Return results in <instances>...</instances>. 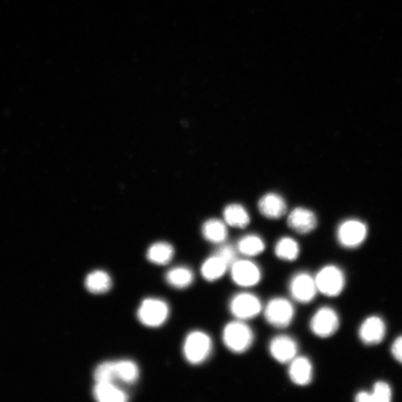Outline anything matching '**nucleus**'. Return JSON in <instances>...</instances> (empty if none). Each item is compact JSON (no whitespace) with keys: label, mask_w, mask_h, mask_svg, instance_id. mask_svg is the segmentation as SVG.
<instances>
[{"label":"nucleus","mask_w":402,"mask_h":402,"mask_svg":"<svg viewBox=\"0 0 402 402\" xmlns=\"http://www.w3.org/2000/svg\"><path fill=\"white\" fill-rule=\"evenodd\" d=\"M93 394L100 402H125L129 400V395L113 382H95Z\"/></svg>","instance_id":"16"},{"label":"nucleus","mask_w":402,"mask_h":402,"mask_svg":"<svg viewBox=\"0 0 402 402\" xmlns=\"http://www.w3.org/2000/svg\"><path fill=\"white\" fill-rule=\"evenodd\" d=\"M213 342L210 336L202 331H193L186 336L183 351L186 360L192 365H200L212 355Z\"/></svg>","instance_id":"2"},{"label":"nucleus","mask_w":402,"mask_h":402,"mask_svg":"<svg viewBox=\"0 0 402 402\" xmlns=\"http://www.w3.org/2000/svg\"><path fill=\"white\" fill-rule=\"evenodd\" d=\"M170 313L167 302L158 298H147L137 310V318L143 325L156 328L164 325L169 318Z\"/></svg>","instance_id":"5"},{"label":"nucleus","mask_w":402,"mask_h":402,"mask_svg":"<svg viewBox=\"0 0 402 402\" xmlns=\"http://www.w3.org/2000/svg\"><path fill=\"white\" fill-rule=\"evenodd\" d=\"M95 382H113L116 381L115 361H104L98 365L94 371Z\"/></svg>","instance_id":"26"},{"label":"nucleus","mask_w":402,"mask_h":402,"mask_svg":"<svg viewBox=\"0 0 402 402\" xmlns=\"http://www.w3.org/2000/svg\"><path fill=\"white\" fill-rule=\"evenodd\" d=\"M391 350L395 359L402 364V336L394 341Z\"/></svg>","instance_id":"29"},{"label":"nucleus","mask_w":402,"mask_h":402,"mask_svg":"<svg viewBox=\"0 0 402 402\" xmlns=\"http://www.w3.org/2000/svg\"><path fill=\"white\" fill-rule=\"evenodd\" d=\"M237 250L248 257H257L266 249V244L257 235H248L241 238L237 244Z\"/></svg>","instance_id":"25"},{"label":"nucleus","mask_w":402,"mask_h":402,"mask_svg":"<svg viewBox=\"0 0 402 402\" xmlns=\"http://www.w3.org/2000/svg\"><path fill=\"white\" fill-rule=\"evenodd\" d=\"M223 218L230 226L241 229L246 228L250 221L248 211L237 203L230 204L224 209Z\"/></svg>","instance_id":"22"},{"label":"nucleus","mask_w":402,"mask_h":402,"mask_svg":"<svg viewBox=\"0 0 402 402\" xmlns=\"http://www.w3.org/2000/svg\"><path fill=\"white\" fill-rule=\"evenodd\" d=\"M84 285L86 290L93 294H103L111 289L113 282L109 273L96 270L88 274Z\"/></svg>","instance_id":"17"},{"label":"nucleus","mask_w":402,"mask_h":402,"mask_svg":"<svg viewBox=\"0 0 402 402\" xmlns=\"http://www.w3.org/2000/svg\"><path fill=\"white\" fill-rule=\"evenodd\" d=\"M259 210L264 217L278 219L287 211V205L280 195L276 193L264 194L259 201Z\"/></svg>","instance_id":"15"},{"label":"nucleus","mask_w":402,"mask_h":402,"mask_svg":"<svg viewBox=\"0 0 402 402\" xmlns=\"http://www.w3.org/2000/svg\"><path fill=\"white\" fill-rule=\"evenodd\" d=\"M268 349L272 358L282 365H289L298 356L299 350L295 339L286 335L274 337L270 341Z\"/></svg>","instance_id":"11"},{"label":"nucleus","mask_w":402,"mask_h":402,"mask_svg":"<svg viewBox=\"0 0 402 402\" xmlns=\"http://www.w3.org/2000/svg\"><path fill=\"white\" fill-rule=\"evenodd\" d=\"M237 249L232 245L223 244L214 254L226 262L230 267L231 264L237 259Z\"/></svg>","instance_id":"28"},{"label":"nucleus","mask_w":402,"mask_h":402,"mask_svg":"<svg viewBox=\"0 0 402 402\" xmlns=\"http://www.w3.org/2000/svg\"><path fill=\"white\" fill-rule=\"evenodd\" d=\"M264 318L271 326L277 329H285L291 325L295 316V309L292 302L283 298L271 299L263 307Z\"/></svg>","instance_id":"4"},{"label":"nucleus","mask_w":402,"mask_h":402,"mask_svg":"<svg viewBox=\"0 0 402 402\" xmlns=\"http://www.w3.org/2000/svg\"><path fill=\"white\" fill-rule=\"evenodd\" d=\"M311 331L320 338H329L336 334L340 327L338 312L329 307L318 309L311 318Z\"/></svg>","instance_id":"7"},{"label":"nucleus","mask_w":402,"mask_h":402,"mask_svg":"<svg viewBox=\"0 0 402 402\" xmlns=\"http://www.w3.org/2000/svg\"><path fill=\"white\" fill-rule=\"evenodd\" d=\"M192 271L184 266L175 267L170 270L165 275L166 282L176 289H184L190 287L194 281Z\"/></svg>","instance_id":"21"},{"label":"nucleus","mask_w":402,"mask_h":402,"mask_svg":"<svg viewBox=\"0 0 402 402\" xmlns=\"http://www.w3.org/2000/svg\"><path fill=\"white\" fill-rule=\"evenodd\" d=\"M174 250L167 242H156L147 251V259L156 266H165L174 257Z\"/></svg>","instance_id":"19"},{"label":"nucleus","mask_w":402,"mask_h":402,"mask_svg":"<svg viewBox=\"0 0 402 402\" xmlns=\"http://www.w3.org/2000/svg\"><path fill=\"white\" fill-rule=\"evenodd\" d=\"M202 233L205 240L214 244H222L227 239L228 231L224 222L212 219L203 223Z\"/></svg>","instance_id":"20"},{"label":"nucleus","mask_w":402,"mask_h":402,"mask_svg":"<svg viewBox=\"0 0 402 402\" xmlns=\"http://www.w3.org/2000/svg\"><path fill=\"white\" fill-rule=\"evenodd\" d=\"M116 380L131 385L139 378L140 370L135 362L131 360L115 361Z\"/></svg>","instance_id":"24"},{"label":"nucleus","mask_w":402,"mask_h":402,"mask_svg":"<svg viewBox=\"0 0 402 402\" xmlns=\"http://www.w3.org/2000/svg\"><path fill=\"white\" fill-rule=\"evenodd\" d=\"M291 298L302 304H307L316 299L318 293L315 277L307 272H299L289 282Z\"/></svg>","instance_id":"9"},{"label":"nucleus","mask_w":402,"mask_h":402,"mask_svg":"<svg viewBox=\"0 0 402 402\" xmlns=\"http://www.w3.org/2000/svg\"><path fill=\"white\" fill-rule=\"evenodd\" d=\"M230 275L235 284L241 288L258 285L262 278L258 264L249 259L235 260L230 266Z\"/></svg>","instance_id":"8"},{"label":"nucleus","mask_w":402,"mask_h":402,"mask_svg":"<svg viewBox=\"0 0 402 402\" xmlns=\"http://www.w3.org/2000/svg\"><path fill=\"white\" fill-rule=\"evenodd\" d=\"M289 227L300 234H308L315 230L318 220L315 213L302 208L294 209L289 215Z\"/></svg>","instance_id":"14"},{"label":"nucleus","mask_w":402,"mask_h":402,"mask_svg":"<svg viewBox=\"0 0 402 402\" xmlns=\"http://www.w3.org/2000/svg\"><path fill=\"white\" fill-rule=\"evenodd\" d=\"M318 293L328 298H336L345 290L346 277L344 271L335 264L322 267L315 276Z\"/></svg>","instance_id":"3"},{"label":"nucleus","mask_w":402,"mask_h":402,"mask_svg":"<svg viewBox=\"0 0 402 402\" xmlns=\"http://www.w3.org/2000/svg\"><path fill=\"white\" fill-rule=\"evenodd\" d=\"M367 235L366 225L358 220L342 222L337 231L338 241L341 246L355 248L365 241Z\"/></svg>","instance_id":"10"},{"label":"nucleus","mask_w":402,"mask_h":402,"mask_svg":"<svg viewBox=\"0 0 402 402\" xmlns=\"http://www.w3.org/2000/svg\"><path fill=\"white\" fill-rule=\"evenodd\" d=\"M223 345L234 354H243L253 345L255 335L245 321L235 320L228 323L222 331Z\"/></svg>","instance_id":"1"},{"label":"nucleus","mask_w":402,"mask_h":402,"mask_svg":"<svg viewBox=\"0 0 402 402\" xmlns=\"http://www.w3.org/2000/svg\"><path fill=\"white\" fill-rule=\"evenodd\" d=\"M260 299L250 292L235 294L229 303V309L235 320L247 321L257 318L263 311Z\"/></svg>","instance_id":"6"},{"label":"nucleus","mask_w":402,"mask_h":402,"mask_svg":"<svg viewBox=\"0 0 402 402\" xmlns=\"http://www.w3.org/2000/svg\"><path fill=\"white\" fill-rule=\"evenodd\" d=\"M370 394L372 402H390L392 399L391 388L384 381L376 382Z\"/></svg>","instance_id":"27"},{"label":"nucleus","mask_w":402,"mask_h":402,"mask_svg":"<svg viewBox=\"0 0 402 402\" xmlns=\"http://www.w3.org/2000/svg\"><path fill=\"white\" fill-rule=\"evenodd\" d=\"M229 264L217 255L205 259L201 266L203 277L208 282H214L224 276L229 269Z\"/></svg>","instance_id":"18"},{"label":"nucleus","mask_w":402,"mask_h":402,"mask_svg":"<svg viewBox=\"0 0 402 402\" xmlns=\"http://www.w3.org/2000/svg\"><path fill=\"white\" fill-rule=\"evenodd\" d=\"M274 252L278 259L293 262L298 259L300 248L296 240L291 237H283L276 244Z\"/></svg>","instance_id":"23"},{"label":"nucleus","mask_w":402,"mask_h":402,"mask_svg":"<svg viewBox=\"0 0 402 402\" xmlns=\"http://www.w3.org/2000/svg\"><path fill=\"white\" fill-rule=\"evenodd\" d=\"M385 323L377 316L367 318L361 323L358 331L360 340L367 345L379 344L385 338Z\"/></svg>","instance_id":"12"},{"label":"nucleus","mask_w":402,"mask_h":402,"mask_svg":"<svg viewBox=\"0 0 402 402\" xmlns=\"http://www.w3.org/2000/svg\"><path fill=\"white\" fill-rule=\"evenodd\" d=\"M289 376L292 383L305 387L311 383L313 368L311 361L306 356H298L289 364Z\"/></svg>","instance_id":"13"},{"label":"nucleus","mask_w":402,"mask_h":402,"mask_svg":"<svg viewBox=\"0 0 402 402\" xmlns=\"http://www.w3.org/2000/svg\"><path fill=\"white\" fill-rule=\"evenodd\" d=\"M358 402H372L371 394L367 391H360L356 396Z\"/></svg>","instance_id":"30"}]
</instances>
